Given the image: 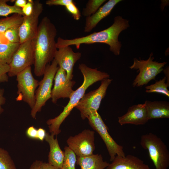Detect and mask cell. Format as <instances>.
Masks as SVG:
<instances>
[{
	"label": "cell",
	"instance_id": "37",
	"mask_svg": "<svg viewBox=\"0 0 169 169\" xmlns=\"http://www.w3.org/2000/svg\"><path fill=\"white\" fill-rule=\"evenodd\" d=\"M14 5L15 6L22 8L27 3V0H16L15 1Z\"/></svg>",
	"mask_w": 169,
	"mask_h": 169
},
{
	"label": "cell",
	"instance_id": "11",
	"mask_svg": "<svg viewBox=\"0 0 169 169\" xmlns=\"http://www.w3.org/2000/svg\"><path fill=\"white\" fill-rule=\"evenodd\" d=\"M94 141L95 132L85 129L77 135L70 136L67 143L77 157H83L93 154L95 149Z\"/></svg>",
	"mask_w": 169,
	"mask_h": 169
},
{
	"label": "cell",
	"instance_id": "16",
	"mask_svg": "<svg viewBox=\"0 0 169 169\" xmlns=\"http://www.w3.org/2000/svg\"><path fill=\"white\" fill-rule=\"evenodd\" d=\"M106 169H151L138 157L130 154L125 156H116Z\"/></svg>",
	"mask_w": 169,
	"mask_h": 169
},
{
	"label": "cell",
	"instance_id": "15",
	"mask_svg": "<svg viewBox=\"0 0 169 169\" xmlns=\"http://www.w3.org/2000/svg\"><path fill=\"white\" fill-rule=\"evenodd\" d=\"M148 120L144 103L129 107L125 114L118 117V121L121 125L126 124L139 125H143Z\"/></svg>",
	"mask_w": 169,
	"mask_h": 169
},
{
	"label": "cell",
	"instance_id": "19",
	"mask_svg": "<svg viewBox=\"0 0 169 169\" xmlns=\"http://www.w3.org/2000/svg\"><path fill=\"white\" fill-rule=\"evenodd\" d=\"M145 103L148 120L153 119L169 118V103L168 102L151 101L147 100Z\"/></svg>",
	"mask_w": 169,
	"mask_h": 169
},
{
	"label": "cell",
	"instance_id": "27",
	"mask_svg": "<svg viewBox=\"0 0 169 169\" xmlns=\"http://www.w3.org/2000/svg\"><path fill=\"white\" fill-rule=\"evenodd\" d=\"M106 0H89L85 7L83 9L82 14L86 17L90 16L95 13Z\"/></svg>",
	"mask_w": 169,
	"mask_h": 169
},
{
	"label": "cell",
	"instance_id": "35",
	"mask_svg": "<svg viewBox=\"0 0 169 169\" xmlns=\"http://www.w3.org/2000/svg\"><path fill=\"white\" fill-rule=\"evenodd\" d=\"M4 90L0 87V115L4 111V109L2 106L6 102V98L4 96Z\"/></svg>",
	"mask_w": 169,
	"mask_h": 169
},
{
	"label": "cell",
	"instance_id": "2",
	"mask_svg": "<svg viewBox=\"0 0 169 169\" xmlns=\"http://www.w3.org/2000/svg\"><path fill=\"white\" fill-rule=\"evenodd\" d=\"M129 26L128 20L121 16H116L114 18L113 24L104 30L72 39H65L59 37L56 42V47L58 49L74 45L79 49L82 44L102 43L108 44L110 47V50L115 55H118L120 54L121 47V42L118 40L119 35Z\"/></svg>",
	"mask_w": 169,
	"mask_h": 169
},
{
	"label": "cell",
	"instance_id": "23",
	"mask_svg": "<svg viewBox=\"0 0 169 169\" xmlns=\"http://www.w3.org/2000/svg\"><path fill=\"white\" fill-rule=\"evenodd\" d=\"M166 78L165 76L161 79L156 81L154 84L146 86V92L147 93H157L163 94L169 97L168 86L166 83Z\"/></svg>",
	"mask_w": 169,
	"mask_h": 169
},
{
	"label": "cell",
	"instance_id": "26",
	"mask_svg": "<svg viewBox=\"0 0 169 169\" xmlns=\"http://www.w3.org/2000/svg\"><path fill=\"white\" fill-rule=\"evenodd\" d=\"M0 169H17L9 152L0 148Z\"/></svg>",
	"mask_w": 169,
	"mask_h": 169
},
{
	"label": "cell",
	"instance_id": "29",
	"mask_svg": "<svg viewBox=\"0 0 169 169\" xmlns=\"http://www.w3.org/2000/svg\"><path fill=\"white\" fill-rule=\"evenodd\" d=\"M65 8L74 19L78 20L80 19L81 16L80 13L74 1L66 6Z\"/></svg>",
	"mask_w": 169,
	"mask_h": 169
},
{
	"label": "cell",
	"instance_id": "12",
	"mask_svg": "<svg viewBox=\"0 0 169 169\" xmlns=\"http://www.w3.org/2000/svg\"><path fill=\"white\" fill-rule=\"evenodd\" d=\"M43 10V5L39 0L33 2V10L29 16H23V21L19 27L20 44L33 39L38 28L39 17Z\"/></svg>",
	"mask_w": 169,
	"mask_h": 169
},
{
	"label": "cell",
	"instance_id": "21",
	"mask_svg": "<svg viewBox=\"0 0 169 169\" xmlns=\"http://www.w3.org/2000/svg\"><path fill=\"white\" fill-rule=\"evenodd\" d=\"M19 43H0V63L9 64Z\"/></svg>",
	"mask_w": 169,
	"mask_h": 169
},
{
	"label": "cell",
	"instance_id": "32",
	"mask_svg": "<svg viewBox=\"0 0 169 169\" xmlns=\"http://www.w3.org/2000/svg\"><path fill=\"white\" fill-rule=\"evenodd\" d=\"M34 1L32 0H27L25 5L22 9L23 16H29L32 13Z\"/></svg>",
	"mask_w": 169,
	"mask_h": 169
},
{
	"label": "cell",
	"instance_id": "5",
	"mask_svg": "<svg viewBox=\"0 0 169 169\" xmlns=\"http://www.w3.org/2000/svg\"><path fill=\"white\" fill-rule=\"evenodd\" d=\"M58 64L54 59L51 64H48L45 68L42 79L39 82L35 91V103L31 109L30 115L34 119H36L38 112L51 97L52 88L55 74L59 68Z\"/></svg>",
	"mask_w": 169,
	"mask_h": 169
},
{
	"label": "cell",
	"instance_id": "25",
	"mask_svg": "<svg viewBox=\"0 0 169 169\" xmlns=\"http://www.w3.org/2000/svg\"><path fill=\"white\" fill-rule=\"evenodd\" d=\"M9 0H0V16L6 17L11 14L17 13L23 16L22 9L15 5H10L7 3Z\"/></svg>",
	"mask_w": 169,
	"mask_h": 169
},
{
	"label": "cell",
	"instance_id": "33",
	"mask_svg": "<svg viewBox=\"0 0 169 169\" xmlns=\"http://www.w3.org/2000/svg\"><path fill=\"white\" fill-rule=\"evenodd\" d=\"M73 1L72 0H48L45 3L49 6L60 5L65 7Z\"/></svg>",
	"mask_w": 169,
	"mask_h": 169
},
{
	"label": "cell",
	"instance_id": "22",
	"mask_svg": "<svg viewBox=\"0 0 169 169\" xmlns=\"http://www.w3.org/2000/svg\"><path fill=\"white\" fill-rule=\"evenodd\" d=\"M23 19V16L15 13L9 17L0 18V33H4L13 27L20 26Z\"/></svg>",
	"mask_w": 169,
	"mask_h": 169
},
{
	"label": "cell",
	"instance_id": "8",
	"mask_svg": "<svg viewBox=\"0 0 169 169\" xmlns=\"http://www.w3.org/2000/svg\"><path fill=\"white\" fill-rule=\"evenodd\" d=\"M112 80L109 78L103 79L98 89L84 94L79 100L75 107L80 111L83 120L87 118L91 113L98 111Z\"/></svg>",
	"mask_w": 169,
	"mask_h": 169
},
{
	"label": "cell",
	"instance_id": "31",
	"mask_svg": "<svg viewBox=\"0 0 169 169\" xmlns=\"http://www.w3.org/2000/svg\"><path fill=\"white\" fill-rule=\"evenodd\" d=\"M8 64L0 63V83L8 81V76L7 74L9 70Z\"/></svg>",
	"mask_w": 169,
	"mask_h": 169
},
{
	"label": "cell",
	"instance_id": "7",
	"mask_svg": "<svg viewBox=\"0 0 169 169\" xmlns=\"http://www.w3.org/2000/svg\"><path fill=\"white\" fill-rule=\"evenodd\" d=\"M18 96L17 101L23 100L32 109L35 103V91L39 82L33 76L31 66L28 67L16 75Z\"/></svg>",
	"mask_w": 169,
	"mask_h": 169
},
{
	"label": "cell",
	"instance_id": "9",
	"mask_svg": "<svg viewBox=\"0 0 169 169\" xmlns=\"http://www.w3.org/2000/svg\"><path fill=\"white\" fill-rule=\"evenodd\" d=\"M90 125L100 135L105 143L112 161L116 156H125L123 147L118 144L110 136L108 128L97 111L91 113L87 118Z\"/></svg>",
	"mask_w": 169,
	"mask_h": 169
},
{
	"label": "cell",
	"instance_id": "17",
	"mask_svg": "<svg viewBox=\"0 0 169 169\" xmlns=\"http://www.w3.org/2000/svg\"><path fill=\"white\" fill-rule=\"evenodd\" d=\"M121 0H109L91 16L86 17L84 32L89 33L95 28L103 19L109 15L114 7Z\"/></svg>",
	"mask_w": 169,
	"mask_h": 169
},
{
	"label": "cell",
	"instance_id": "34",
	"mask_svg": "<svg viewBox=\"0 0 169 169\" xmlns=\"http://www.w3.org/2000/svg\"><path fill=\"white\" fill-rule=\"evenodd\" d=\"M26 134L30 138L37 140V129L33 126H29L27 128Z\"/></svg>",
	"mask_w": 169,
	"mask_h": 169
},
{
	"label": "cell",
	"instance_id": "38",
	"mask_svg": "<svg viewBox=\"0 0 169 169\" xmlns=\"http://www.w3.org/2000/svg\"><path fill=\"white\" fill-rule=\"evenodd\" d=\"M164 72L165 75V77L166 78V83L167 85L169 86V68L168 67L166 68L164 70Z\"/></svg>",
	"mask_w": 169,
	"mask_h": 169
},
{
	"label": "cell",
	"instance_id": "20",
	"mask_svg": "<svg viewBox=\"0 0 169 169\" xmlns=\"http://www.w3.org/2000/svg\"><path fill=\"white\" fill-rule=\"evenodd\" d=\"M76 162L80 166L81 169H104L109 164L104 161L102 156L99 154L77 157Z\"/></svg>",
	"mask_w": 169,
	"mask_h": 169
},
{
	"label": "cell",
	"instance_id": "10",
	"mask_svg": "<svg viewBox=\"0 0 169 169\" xmlns=\"http://www.w3.org/2000/svg\"><path fill=\"white\" fill-rule=\"evenodd\" d=\"M34 43L33 39L20 44L9 64L8 76H16L19 73L34 64Z\"/></svg>",
	"mask_w": 169,
	"mask_h": 169
},
{
	"label": "cell",
	"instance_id": "28",
	"mask_svg": "<svg viewBox=\"0 0 169 169\" xmlns=\"http://www.w3.org/2000/svg\"><path fill=\"white\" fill-rule=\"evenodd\" d=\"M19 27L17 26L10 28L3 33L5 38L8 42L20 43Z\"/></svg>",
	"mask_w": 169,
	"mask_h": 169
},
{
	"label": "cell",
	"instance_id": "6",
	"mask_svg": "<svg viewBox=\"0 0 169 169\" xmlns=\"http://www.w3.org/2000/svg\"><path fill=\"white\" fill-rule=\"evenodd\" d=\"M134 59L133 64L129 67L131 69H138L139 74L133 81L134 87H141L147 84L151 80H154L156 76L163 70V67L166 64L154 61V57L152 52L146 60Z\"/></svg>",
	"mask_w": 169,
	"mask_h": 169
},
{
	"label": "cell",
	"instance_id": "1",
	"mask_svg": "<svg viewBox=\"0 0 169 169\" xmlns=\"http://www.w3.org/2000/svg\"><path fill=\"white\" fill-rule=\"evenodd\" d=\"M57 34L54 25L47 16L44 17L34 39V69L37 76L43 75L46 66L54 59L57 49L55 40Z\"/></svg>",
	"mask_w": 169,
	"mask_h": 169
},
{
	"label": "cell",
	"instance_id": "18",
	"mask_svg": "<svg viewBox=\"0 0 169 169\" xmlns=\"http://www.w3.org/2000/svg\"><path fill=\"white\" fill-rule=\"evenodd\" d=\"M44 140L48 143L50 147L48 163L57 168L61 169L64 153L60 148L57 138H54L53 134L46 132Z\"/></svg>",
	"mask_w": 169,
	"mask_h": 169
},
{
	"label": "cell",
	"instance_id": "36",
	"mask_svg": "<svg viewBox=\"0 0 169 169\" xmlns=\"http://www.w3.org/2000/svg\"><path fill=\"white\" fill-rule=\"evenodd\" d=\"M46 131L45 130L41 127L37 129V140L43 141L45 137Z\"/></svg>",
	"mask_w": 169,
	"mask_h": 169
},
{
	"label": "cell",
	"instance_id": "30",
	"mask_svg": "<svg viewBox=\"0 0 169 169\" xmlns=\"http://www.w3.org/2000/svg\"><path fill=\"white\" fill-rule=\"evenodd\" d=\"M29 169H61L57 168L48 163L36 160L30 166Z\"/></svg>",
	"mask_w": 169,
	"mask_h": 169
},
{
	"label": "cell",
	"instance_id": "14",
	"mask_svg": "<svg viewBox=\"0 0 169 169\" xmlns=\"http://www.w3.org/2000/svg\"><path fill=\"white\" fill-rule=\"evenodd\" d=\"M81 55V53L74 52L70 46H68L57 49L54 59L59 67L66 71L68 79L72 80L74 66Z\"/></svg>",
	"mask_w": 169,
	"mask_h": 169
},
{
	"label": "cell",
	"instance_id": "13",
	"mask_svg": "<svg viewBox=\"0 0 169 169\" xmlns=\"http://www.w3.org/2000/svg\"><path fill=\"white\" fill-rule=\"evenodd\" d=\"M54 84L52 89L51 98L55 104L61 98H69L74 92L73 87L75 81L68 79L66 71L59 67L54 77Z\"/></svg>",
	"mask_w": 169,
	"mask_h": 169
},
{
	"label": "cell",
	"instance_id": "24",
	"mask_svg": "<svg viewBox=\"0 0 169 169\" xmlns=\"http://www.w3.org/2000/svg\"><path fill=\"white\" fill-rule=\"evenodd\" d=\"M64 150V162L61 169H76L77 158L75 154L68 146L65 147Z\"/></svg>",
	"mask_w": 169,
	"mask_h": 169
},
{
	"label": "cell",
	"instance_id": "3",
	"mask_svg": "<svg viewBox=\"0 0 169 169\" xmlns=\"http://www.w3.org/2000/svg\"><path fill=\"white\" fill-rule=\"evenodd\" d=\"M79 68L83 76V84L74 91L69 98L68 104L64 107L60 114L54 118L49 119L46 121L50 132L54 136L57 135L60 133L59 127L61 124L70 114L73 109L75 107L84 95L87 88L98 81L110 78V75L108 73L101 72L96 68H90L83 63L79 65Z\"/></svg>",
	"mask_w": 169,
	"mask_h": 169
},
{
	"label": "cell",
	"instance_id": "4",
	"mask_svg": "<svg viewBox=\"0 0 169 169\" xmlns=\"http://www.w3.org/2000/svg\"><path fill=\"white\" fill-rule=\"evenodd\" d=\"M142 147L148 150L156 169H167L169 166V151L161 138L152 133L143 135L141 138Z\"/></svg>",
	"mask_w": 169,
	"mask_h": 169
}]
</instances>
